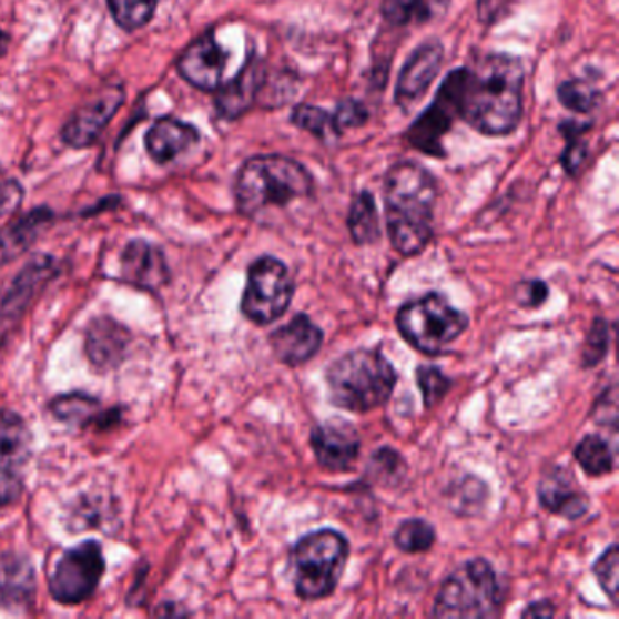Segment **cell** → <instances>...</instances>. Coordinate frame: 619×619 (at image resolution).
<instances>
[{
    "label": "cell",
    "instance_id": "25",
    "mask_svg": "<svg viewBox=\"0 0 619 619\" xmlns=\"http://www.w3.org/2000/svg\"><path fill=\"white\" fill-rule=\"evenodd\" d=\"M51 413L57 419L75 427H88L91 424H100L104 427L108 419H116L119 413L111 410L105 413L100 407L99 399L82 393H71V395L57 396L50 405Z\"/></svg>",
    "mask_w": 619,
    "mask_h": 619
},
{
    "label": "cell",
    "instance_id": "34",
    "mask_svg": "<svg viewBox=\"0 0 619 619\" xmlns=\"http://www.w3.org/2000/svg\"><path fill=\"white\" fill-rule=\"evenodd\" d=\"M609 322L603 318H596L585 338L584 351H581V362L584 367H596L603 362L609 353Z\"/></svg>",
    "mask_w": 619,
    "mask_h": 619
},
{
    "label": "cell",
    "instance_id": "19",
    "mask_svg": "<svg viewBox=\"0 0 619 619\" xmlns=\"http://www.w3.org/2000/svg\"><path fill=\"white\" fill-rule=\"evenodd\" d=\"M130 331L110 316L93 319L85 333V355L97 371H111L124 362Z\"/></svg>",
    "mask_w": 619,
    "mask_h": 619
},
{
    "label": "cell",
    "instance_id": "42",
    "mask_svg": "<svg viewBox=\"0 0 619 619\" xmlns=\"http://www.w3.org/2000/svg\"><path fill=\"white\" fill-rule=\"evenodd\" d=\"M22 484L16 473H2L0 475V505H10L20 498Z\"/></svg>",
    "mask_w": 619,
    "mask_h": 619
},
{
    "label": "cell",
    "instance_id": "4",
    "mask_svg": "<svg viewBox=\"0 0 619 619\" xmlns=\"http://www.w3.org/2000/svg\"><path fill=\"white\" fill-rule=\"evenodd\" d=\"M311 193L310 171L287 156H253L240 168L236 176V205L245 216L260 215L270 207H285Z\"/></svg>",
    "mask_w": 619,
    "mask_h": 619
},
{
    "label": "cell",
    "instance_id": "5",
    "mask_svg": "<svg viewBox=\"0 0 619 619\" xmlns=\"http://www.w3.org/2000/svg\"><path fill=\"white\" fill-rule=\"evenodd\" d=\"M349 558V541L336 530H318L293 549V581L298 598L318 601L333 595Z\"/></svg>",
    "mask_w": 619,
    "mask_h": 619
},
{
    "label": "cell",
    "instance_id": "39",
    "mask_svg": "<svg viewBox=\"0 0 619 619\" xmlns=\"http://www.w3.org/2000/svg\"><path fill=\"white\" fill-rule=\"evenodd\" d=\"M518 302L524 307H539L549 298V285L544 280H530L518 285Z\"/></svg>",
    "mask_w": 619,
    "mask_h": 619
},
{
    "label": "cell",
    "instance_id": "24",
    "mask_svg": "<svg viewBox=\"0 0 619 619\" xmlns=\"http://www.w3.org/2000/svg\"><path fill=\"white\" fill-rule=\"evenodd\" d=\"M31 435L24 419L11 410H0V470L16 473L30 456Z\"/></svg>",
    "mask_w": 619,
    "mask_h": 619
},
{
    "label": "cell",
    "instance_id": "41",
    "mask_svg": "<svg viewBox=\"0 0 619 619\" xmlns=\"http://www.w3.org/2000/svg\"><path fill=\"white\" fill-rule=\"evenodd\" d=\"M510 0H478V17L484 24H495L509 10Z\"/></svg>",
    "mask_w": 619,
    "mask_h": 619
},
{
    "label": "cell",
    "instance_id": "29",
    "mask_svg": "<svg viewBox=\"0 0 619 619\" xmlns=\"http://www.w3.org/2000/svg\"><path fill=\"white\" fill-rule=\"evenodd\" d=\"M436 541L435 527L425 519H407L395 532V545L402 552L418 555L433 549Z\"/></svg>",
    "mask_w": 619,
    "mask_h": 619
},
{
    "label": "cell",
    "instance_id": "12",
    "mask_svg": "<svg viewBox=\"0 0 619 619\" xmlns=\"http://www.w3.org/2000/svg\"><path fill=\"white\" fill-rule=\"evenodd\" d=\"M55 275V260L45 255L35 256L20 271V275L0 304V344L16 331L20 319L24 318L26 311L30 310L33 298Z\"/></svg>",
    "mask_w": 619,
    "mask_h": 619
},
{
    "label": "cell",
    "instance_id": "17",
    "mask_svg": "<svg viewBox=\"0 0 619 619\" xmlns=\"http://www.w3.org/2000/svg\"><path fill=\"white\" fill-rule=\"evenodd\" d=\"M125 282L139 290L155 291L170 280L164 253L145 240H131L120 258Z\"/></svg>",
    "mask_w": 619,
    "mask_h": 619
},
{
    "label": "cell",
    "instance_id": "3",
    "mask_svg": "<svg viewBox=\"0 0 619 619\" xmlns=\"http://www.w3.org/2000/svg\"><path fill=\"white\" fill-rule=\"evenodd\" d=\"M329 399L349 413H371L395 393V367L379 351L355 349L339 356L325 373Z\"/></svg>",
    "mask_w": 619,
    "mask_h": 619
},
{
    "label": "cell",
    "instance_id": "38",
    "mask_svg": "<svg viewBox=\"0 0 619 619\" xmlns=\"http://www.w3.org/2000/svg\"><path fill=\"white\" fill-rule=\"evenodd\" d=\"M572 125V131H565V135L569 139V145H567V150H565L564 159V168L567 170V173L570 175H576L579 170H581V165L585 164V160H587V155H589V151H587V145L585 142H581L578 136V124H570Z\"/></svg>",
    "mask_w": 619,
    "mask_h": 619
},
{
    "label": "cell",
    "instance_id": "32",
    "mask_svg": "<svg viewBox=\"0 0 619 619\" xmlns=\"http://www.w3.org/2000/svg\"><path fill=\"white\" fill-rule=\"evenodd\" d=\"M291 120H293V124L300 128V130L310 131V133L319 136V139H329V135H336L333 116H331L327 111L322 110V108L300 104L298 108L293 111Z\"/></svg>",
    "mask_w": 619,
    "mask_h": 619
},
{
    "label": "cell",
    "instance_id": "36",
    "mask_svg": "<svg viewBox=\"0 0 619 619\" xmlns=\"http://www.w3.org/2000/svg\"><path fill=\"white\" fill-rule=\"evenodd\" d=\"M382 13L393 26H405L425 16V0H384Z\"/></svg>",
    "mask_w": 619,
    "mask_h": 619
},
{
    "label": "cell",
    "instance_id": "44",
    "mask_svg": "<svg viewBox=\"0 0 619 619\" xmlns=\"http://www.w3.org/2000/svg\"><path fill=\"white\" fill-rule=\"evenodd\" d=\"M10 35L6 31L0 30V59L8 53V48H10Z\"/></svg>",
    "mask_w": 619,
    "mask_h": 619
},
{
    "label": "cell",
    "instance_id": "21",
    "mask_svg": "<svg viewBox=\"0 0 619 619\" xmlns=\"http://www.w3.org/2000/svg\"><path fill=\"white\" fill-rule=\"evenodd\" d=\"M35 569L30 559L11 550L0 552V607L26 609L35 598Z\"/></svg>",
    "mask_w": 619,
    "mask_h": 619
},
{
    "label": "cell",
    "instance_id": "22",
    "mask_svg": "<svg viewBox=\"0 0 619 619\" xmlns=\"http://www.w3.org/2000/svg\"><path fill=\"white\" fill-rule=\"evenodd\" d=\"M200 133L195 125L187 124L184 120L164 116L156 120L145 133V151L159 164H168L176 156L184 155L185 151L199 144Z\"/></svg>",
    "mask_w": 619,
    "mask_h": 619
},
{
    "label": "cell",
    "instance_id": "16",
    "mask_svg": "<svg viewBox=\"0 0 619 619\" xmlns=\"http://www.w3.org/2000/svg\"><path fill=\"white\" fill-rule=\"evenodd\" d=\"M270 344L278 362L298 367L318 355L324 344V331L310 316L300 313L290 324L271 333Z\"/></svg>",
    "mask_w": 619,
    "mask_h": 619
},
{
    "label": "cell",
    "instance_id": "31",
    "mask_svg": "<svg viewBox=\"0 0 619 619\" xmlns=\"http://www.w3.org/2000/svg\"><path fill=\"white\" fill-rule=\"evenodd\" d=\"M367 475L379 484H395L405 475V461L402 456L390 447H382L371 456Z\"/></svg>",
    "mask_w": 619,
    "mask_h": 619
},
{
    "label": "cell",
    "instance_id": "8",
    "mask_svg": "<svg viewBox=\"0 0 619 619\" xmlns=\"http://www.w3.org/2000/svg\"><path fill=\"white\" fill-rule=\"evenodd\" d=\"M295 296V282L282 260L262 256L247 273V285L240 310L256 325H270L290 310Z\"/></svg>",
    "mask_w": 619,
    "mask_h": 619
},
{
    "label": "cell",
    "instance_id": "13",
    "mask_svg": "<svg viewBox=\"0 0 619 619\" xmlns=\"http://www.w3.org/2000/svg\"><path fill=\"white\" fill-rule=\"evenodd\" d=\"M311 447L322 469L345 473L358 459L362 442L355 425L333 418L311 430Z\"/></svg>",
    "mask_w": 619,
    "mask_h": 619
},
{
    "label": "cell",
    "instance_id": "10",
    "mask_svg": "<svg viewBox=\"0 0 619 619\" xmlns=\"http://www.w3.org/2000/svg\"><path fill=\"white\" fill-rule=\"evenodd\" d=\"M465 68L450 71L444 84L439 85L435 102L410 125L407 139L415 150L429 156H444L442 139L459 116V97L464 84Z\"/></svg>",
    "mask_w": 619,
    "mask_h": 619
},
{
    "label": "cell",
    "instance_id": "27",
    "mask_svg": "<svg viewBox=\"0 0 619 619\" xmlns=\"http://www.w3.org/2000/svg\"><path fill=\"white\" fill-rule=\"evenodd\" d=\"M579 467L589 476L610 475L615 470V453L599 435L585 436L575 449Z\"/></svg>",
    "mask_w": 619,
    "mask_h": 619
},
{
    "label": "cell",
    "instance_id": "2",
    "mask_svg": "<svg viewBox=\"0 0 619 619\" xmlns=\"http://www.w3.org/2000/svg\"><path fill=\"white\" fill-rule=\"evenodd\" d=\"M384 199L390 244L402 256L418 255L433 239L435 176L416 162H398L385 175Z\"/></svg>",
    "mask_w": 619,
    "mask_h": 619
},
{
    "label": "cell",
    "instance_id": "15",
    "mask_svg": "<svg viewBox=\"0 0 619 619\" xmlns=\"http://www.w3.org/2000/svg\"><path fill=\"white\" fill-rule=\"evenodd\" d=\"M442 60H444V48L438 42L419 45L418 50L409 57L399 71L398 82H396L395 99L402 110L409 111L424 99L433 80L439 73Z\"/></svg>",
    "mask_w": 619,
    "mask_h": 619
},
{
    "label": "cell",
    "instance_id": "9",
    "mask_svg": "<svg viewBox=\"0 0 619 619\" xmlns=\"http://www.w3.org/2000/svg\"><path fill=\"white\" fill-rule=\"evenodd\" d=\"M104 570L99 541H84L65 550L50 578L51 596L62 605L82 603L95 592Z\"/></svg>",
    "mask_w": 619,
    "mask_h": 619
},
{
    "label": "cell",
    "instance_id": "35",
    "mask_svg": "<svg viewBox=\"0 0 619 619\" xmlns=\"http://www.w3.org/2000/svg\"><path fill=\"white\" fill-rule=\"evenodd\" d=\"M618 545H610L603 555L599 556L595 565V576L605 595L612 603H618Z\"/></svg>",
    "mask_w": 619,
    "mask_h": 619
},
{
    "label": "cell",
    "instance_id": "14",
    "mask_svg": "<svg viewBox=\"0 0 619 619\" xmlns=\"http://www.w3.org/2000/svg\"><path fill=\"white\" fill-rule=\"evenodd\" d=\"M225 65L227 51L216 42L213 31L193 40L176 60L180 77L202 91L219 90L224 79Z\"/></svg>",
    "mask_w": 619,
    "mask_h": 619
},
{
    "label": "cell",
    "instance_id": "37",
    "mask_svg": "<svg viewBox=\"0 0 619 619\" xmlns=\"http://www.w3.org/2000/svg\"><path fill=\"white\" fill-rule=\"evenodd\" d=\"M367 119H369V113L365 110L364 104H359L356 100H344L338 105L335 116H333L336 135H342L344 131L351 130V128L364 125Z\"/></svg>",
    "mask_w": 619,
    "mask_h": 619
},
{
    "label": "cell",
    "instance_id": "7",
    "mask_svg": "<svg viewBox=\"0 0 619 619\" xmlns=\"http://www.w3.org/2000/svg\"><path fill=\"white\" fill-rule=\"evenodd\" d=\"M399 335L427 356L444 355L456 338L469 327V316L449 304L438 293L405 304L396 315Z\"/></svg>",
    "mask_w": 619,
    "mask_h": 619
},
{
    "label": "cell",
    "instance_id": "43",
    "mask_svg": "<svg viewBox=\"0 0 619 619\" xmlns=\"http://www.w3.org/2000/svg\"><path fill=\"white\" fill-rule=\"evenodd\" d=\"M556 615L555 605L550 601H538V603H532L530 607L521 612L524 618H552Z\"/></svg>",
    "mask_w": 619,
    "mask_h": 619
},
{
    "label": "cell",
    "instance_id": "1",
    "mask_svg": "<svg viewBox=\"0 0 619 619\" xmlns=\"http://www.w3.org/2000/svg\"><path fill=\"white\" fill-rule=\"evenodd\" d=\"M524 65L510 55H489L465 68L459 116L484 135H509L524 113Z\"/></svg>",
    "mask_w": 619,
    "mask_h": 619
},
{
    "label": "cell",
    "instance_id": "20",
    "mask_svg": "<svg viewBox=\"0 0 619 619\" xmlns=\"http://www.w3.org/2000/svg\"><path fill=\"white\" fill-rule=\"evenodd\" d=\"M264 79V62L258 57L251 55L239 75L230 80L224 88H219L215 99L219 115L225 120H235L244 115L245 111L255 104Z\"/></svg>",
    "mask_w": 619,
    "mask_h": 619
},
{
    "label": "cell",
    "instance_id": "18",
    "mask_svg": "<svg viewBox=\"0 0 619 619\" xmlns=\"http://www.w3.org/2000/svg\"><path fill=\"white\" fill-rule=\"evenodd\" d=\"M538 498L544 509L567 519L581 518L589 510V498L565 467H552L545 473L538 485Z\"/></svg>",
    "mask_w": 619,
    "mask_h": 619
},
{
    "label": "cell",
    "instance_id": "26",
    "mask_svg": "<svg viewBox=\"0 0 619 619\" xmlns=\"http://www.w3.org/2000/svg\"><path fill=\"white\" fill-rule=\"evenodd\" d=\"M347 225H349L351 236L358 245L373 244L382 235L375 199L367 191H362L353 200Z\"/></svg>",
    "mask_w": 619,
    "mask_h": 619
},
{
    "label": "cell",
    "instance_id": "40",
    "mask_svg": "<svg viewBox=\"0 0 619 619\" xmlns=\"http://www.w3.org/2000/svg\"><path fill=\"white\" fill-rule=\"evenodd\" d=\"M22 196H24V190L19 182H16V180L2 182L0 184V219L16 213L19 210L20 202H22Z\"/></svg>",
    "mask_w": 619,
    "mask_h": 619
},
{
    "label": "cell",
    "instance_id": "23",
    "mask_svg": "<svg viewBox=\"0 0 619 619\" xmlns=\"http://www.w3.org/2000/svg\"><path fill=\"white\" fill-rule=\"evenodd\" d=\"M51 222L53 213L48 207H37L28 215L6 225L4 230H0V267L30 250Z\"/></svg>",
    "mask_w": 619,
    "mask_h": 619
},
{
    "label": "cell",
    "instance_id": "33",
    "mask_svg": "<svg viewBox=\"0 0 619 619\" xmlns=\"http://www.w3.org/2000/svg\"><path fill=\"white\" fill-rule=\"evenodd\" d=\"M416 382L424 395V404L427 409H433L435 405H438L450 389V379L435 365H419L416 369Z\"/></svg>",
    "mask_w": 619,
    "mask_h": 619
},
{
    "label": "cell",
    "instance_id": "30",
    "mask_svg": "<svg viewBox=\"0 0 619 619\" xmlns=\"http://www.w3.org/2000/svg\"><path fill=\"white\" fill-rule=\"evenodd\" d=\"M558 99L567 110L576 113H589L599 102V91L585 80H567L559 85Z\"/></svg>",
    "mask_w": 619,
    "mask_h": 619
},
{
    "label": "cell",
    "instance_id": "28",
    "mask_svg": "<svg viewBox=\"0 0 619 619\" xmlns=\"http://www.w3.org/2000/svg\"><path fill=\"white\" fill-rule=\"evenodd\" d=\"M159 0H108L111 16L124 31L144 28L155 16Z\"/></svg>",
    "mask_w": 619,
    "mask_h": 619
},
{
    "label": "cell",
    "instance_id": "6",
    "mask_svg": "<svg viewBox=\"0 0 619 619\" xmlns=\"http://www.w3.org/2000/svg\"><path fill=\"white\" fill-rule=\"evenodd\" d=\"M504 605V587L487 559H470L445 579L435 618H493Z\"/></svg>",
    "mask_w": 619,
    "mask_h": 619
},
{
    "label": "cell",
    "instance_id": "11",
    "mask_svg": "<svg viewBox=\"0 0 619 619\" xmlns=\"http://www.w3.org/2000/svg\"><path fill=\"white\" fill-rule=\"evenodd\" d=\"M124 90L120 85H111L100 90L93 99L79 105L64 128L60 131V139L65 145L84 150L95 144L102 131L108 128L111 119L115 116L120 105L124 104Z\"/></svg>",
    "mask_w": 619,
    "mask_h": 619
}]
</instances>
